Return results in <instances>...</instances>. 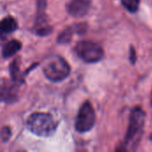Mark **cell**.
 <instances>
[{
  "instance_id": "1",
  "label": "cell",
  "mask_w": 152,
  "mask_h": 152,
  "mask_svg": "<svg viewBox=\"0 0 152 152\" xmlns=\"http://www.w3.org/2000/svg\"><path fill=\"white\" fill-rule=\"evenodd\" d=\"M145 112L141 107H135L132 110L124 143L122 148L118 149V151H130L135 149L142 137L145 123Z\"/></svg>"
},
{
  "instance_id": "2",
  "label": "cell",
  "mask_w": 152,
  "mask_h": 152,
  "mask_svg": "<svg viewBox=\"0 0 152 152\" xmlns=\"http://www.w3.org/2000/svg\"><path fill=\"white\" fill-rule=\"evenodd\" d=\"M27 127L31 133L37 136L48 137L55 133L57 123L49 113L35 112L28 117Z\"/></svg>"
},
{
  "instance_id": "3",
  "label": "cell",
  "mask_w": 152,
  "mask_h": 152,
  "mask_svg": "<svg viewBox=\"0 0 152 152\" xmlns=\"http://www.w3.org/2000/svg\"><path fill=\"white\" fill-rule=\"evenodd\" d=\"M43 72L47 79L53 82H61L70 73V66L65 59L59 55L50 57L43 66Z\"/></svg>"
},
{
  "instance_id": "4",
  "label": "cell",
  "mask_w": 152,
  "mask_h": 152,
  "mask_svg": "<svg viewBox=\"0 0 152 152\" xmlns=\"http://www.w3.org/2000/svg\"><path fill=\"white\" fill-rule=\"evenodd\" d=\"M77 55L85 62L95 63L100 61L104 56L103 49L92 41H80L75 46Z\"/></svg>"
},
{
  "instance_id": "5",
  "label": "cell",
  "mask_w": 152,
  "mask_h": 152,
  "mask_svg": "<svg viewBox=\"0 0 152 152\" xmlns=\"http://www.w3.org/2000/svg\"><path fill=\"white\" fill-rule=\"evenodd\" d=\"M95 111L90 102L86 101L81 106L75 122V128L78 133L89 132L95 124Z\"/></svg>"
},
{
  "instance_id": "6",
  "label": "cell",
  "mask_w": 152,
  "mask_h": 152,
  "mask_svg": "<svg viewBox=\"0 0 152 152\" xmlns=\"http://www.w3.org/2000/svg\"><path fill=\"white\" fill-rule=\"evenodd\" d=\"M46 6L47 0H37V16L34 24V32L40 37L47 36L53 30L45 13Z\"/></svg>"
},
{
  "instance_id": "7",
  "label": "cell",
  "mask_w": 152,
  "mask_h": 152,
  "mask_svg": "<svg viewBox=\"0 0 152 152\" xmlns=\"http://www.w3.org/2000/svg\"><path fill=\"white\" fill-rule=\"evenodd\" d=\"M18 84L0 78V102H13L18 98Z\"/></svg>"
},
{
  "instance_id": "8",
  "label": "cell",
  "mask_w": 152,
  "mask_h": 152,
  "mask_svg": "<svg viewBox=\"0 0 152 152\" xmlns=\"http://www.w3.org/2000/svg\"><path fill=\"white\" fill-rule=\"evenodd\" d=\"M91 3L92 0H70L67 4V11L71 16L80 18L87 14Z\"/></svg>"
},
{
  "instance_id": "9",
  "label": "cell",
  "mask_w": 152,
  "mask_h": 152,
  "mask_svg": "<svg viewBox=\"0 0 152 152\" xmlns=\"http://www.w3.org/2000/svg\"><path fill=\"white\" fill-rule=\"evenodd\" d=\"M74 33H84V26L82 23L73 26V27H68L66 28L58 37L57 42L59 44H68L71 41L72 36Z\"/></svg>"
},
{
  "instance_id": "10",
  "label": "cell",
  "mask_w": 152,
  "mask_h": 152,
  "mask_svg": "<svg viewBox=\"0 0 152 152\" xmlns=\"http://www.w3.org/2000/svg\"><path fill=\"white\" fill-rule=\"evenodd\" d=\"M18 28V23L16 20L12 17H6L0 20V36L4 37V36L12 33Z\"/></svg>"
},
{
  "instance_id": "11",
  "label": "cell",
  "mask_w": 152,
  "mask_h": 152,
  "mask_svg": "<svg viewBox=\"0 0 152 152\" xmlns=\"http://www.w3.org/2000/svg\"><path fill=\"white\" fill-rule=\"evenodd\" d=\"M21 48V44L18 40H11L5 44L2 50V54L4 58H10L13 56Z\"/></svg>"
},
{
  "instance_id": "12",
  "label": "cell",
  "mask_w": 152,
  "mask_h": 152,
  "mask_svg": "<svg viewBox=\"0 0 152 152\" xmlns=\"http://www.w3.org/2000/svg\"><path fill=\"white\" fill-rule=\"evenodd\" d=\"M10 72H11V76H12L13 82H15L18 85H20L21 83H23V78L21 77V74L20 72V68H19V59H16L11 63Z\"/></svg>"
},
{
  "instance_id": "13",
  "label": "cell",
  "mask_w": 152,
  "mask_h": 152,
  "mask_svg": "<svg viewBox=\"0 0 152 152\" xmlns=\"http://www.w3.org/2000/svg\"><path fill=\"white\" fill-rule=\"evenodd\" d=\"M121 2L125 8L130 12H136L140 5V0H121Z\"/></svg>"
},
{
  "instance_id": "14",
  "label": "cell",
  "mask_w": 152,
  "mask_h": 152,
  "mask_svg": "<svg viewBox=\"0 0 152 152\" xmlns=\"http://www.w3.org/2000/svg\"><path fill=\"white\" fill-rule=\"evenodd\" d=\"M12 135V132L9 126H4L1 131H0V137L4 142H7L9 141L10 137Z\"/></svg>"
},
{
  "instance_id": "15",
  "label": "cell",
  "mask_w": 152,
  "mask_h": 152,
  "mask_svg": "<svg viewBox=\"0 0 152 152\" xmlns=\"http://www.w3.org/2000/svg\"><path fill=\"white\" fill-rule=\"evenodd\" d=\"M136 59H137V56H136V53H135V50L134 48V46H130V54H129V60H130V62L134 65L136 61Z\"/></svg>"
},
{
  "instance_id": "16",
  "label": "cell",
  "mask_w": 152,
  "mask_h": 152,
  "mask_svg": "<svg viewBox=\"0 0 152 152\" xmlns=\"http://www.w3.org/2000/svg\"><path fill=\"white\" fill-rule=\"evenodd\" d=\"M151 107H152V95H151Z\"/></svg>"
}]
</instances>
